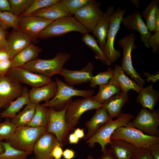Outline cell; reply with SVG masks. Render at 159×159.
Here are the masks:
<instances>
[{"label":"cell","mask_w":159,"mask_h":159,"mask_svg":"<svg viewBox=\"0 0 159 159\" xmlns=\"http://www.w3.org/2000/svg\"><path fill=\"white\" fill-rule=\"evenodd\" d=\"M48 110V107H43L39 103L37 104L33 117L27 126L34 127H46Z\"/></svg>","instance_id":"836d02e7"},{"label":"cell","mask_w":159,"mask_h":159,"mask_svg":"<svg viewBox=\"0 0 159 159\" xmlns=\"http://www.w3.org/2000/svg\"><path fill=\"white\" fill-rule=\"evenodd\" d=\"M113 70L112 68H109L107 71L93 76L90 81L91 87L94 88L97 85L100 86L108 83L113 76Z\"/></svg>","instance_id":"f35d334b"},{"label":"cell","mask_w":159,"mask_h":159,"mask_svg":"<svg viewBox=\"0 0 159 159\" xmlns=\"http://www.w3.org/2000/svg\"><path fill=\"white\" fill-rule=\"evenodd\" d=\"M136 39L135 35L133 32L119 40L118 44L122 48L123 53L121 67L141 88H143L145 83V80L141 78L135 69L132 59V51L136 47L135 43Z\"/></svg>","instance_id":"9c48e42d"},{"label":"cell","mask_w":159,"mask_h":159,"mask_svg":"<svg viewBox=\"0 0 159 159\" xmlns=\"http://www.w3.org/2000/svg\"><path fill=\"white\" fill-rule=\"evenodd\" d=\"M57 90L54 97L47 102L41 104L46 107L52 108L57 110L63 109L72 100L74 96H81L85 98L91 97L95 93L93 90H78L56 78Z\"/></svg>","instance_id":"7a4b0ae2"},{"label":"cell","mask_w":159,"mask_h":159,"mask_svg":"<svg viewBox=\"0 0 159 159\" xmlns=\"http://www.w3.org/2000/svg\"><path fill=\"white\" fill-rule=\"evenodd\" d=\"M159 93L153 89L152 85L143 88L139 93L136 101L140 103L143 108L154 110V107L159 100Z\"/></svg>","instance_id":"f546056e"},{"label":"cell","mask_w":159,"mask_h":159,"mask_svg":"<svg viewBox=\"0 0 159 159\" xmlns=\"http://www.w3.org/2000/svg\"><path fill=\"white\" fill-rule=\"evenodd\" d=\"M132 2L135 6H136V7L139 8L140 6L139 1L138 0H132Z\"/></svg>","instance_id":"11a10c76"},{"label":"cell","mask_w":159,"mask_h":159,"mask_svg":"<svg viewBox=\"0 0 159 159\" xmlns=\"http://www.w3.org/2000/svg\"><path fill=\"white\" fill-rule=\"evenodd\" d=\"M11 59L8 51L4 49H0V62Z\"/></svg>","instance_id":"f5cc1de1"},{"label":"cell","mask_w":159,"mask_h":159,"mask_svg":"<svg viewBox=\"0 0 159 159\" xmlns=\"http://www.w3.org/2000/svg\"><path fill=\"white\" fill-rule=\"evenodd\" d=\"M17 127L9 118H7L4 122H0V141L5 140L6 142H9Z\"/></svg>","instance_id":"8d00e7d4"},{"label":"cell","mask_w":159,"mask_h":159,"mask_svg":"<svg viewBox=\"0 0 159 159\" xmlns=\"http://www.w3.org/2000/svg\"><path fill=\"white\" fill-rule=\"evenodd\" d=\"M67 105L60 110L49 108L46 126V132L54 134L63 147L67 143L69 135L65 118Z\"/></svg>","instance_id":"30bf717a"},{"label":"cell","mask_w":159,"mask_h":159,"mask_svg":"<svg viewBox=\"0 0 159 159\" xmlns=\"http://www.w3.org/2000/svg\"><path fill=\"white\" fill-rule=\"evenodd\" d=\"M101 4L95 0H90L74 14V17L92 32L103 13L100 8Z\"/></svg>","instance_id":"7c38bea8"},{"label":"cell","mask_w":159,"mask_h":159,"mask_svg":"<svg viewBox=\"0 0 159 159\" xmlns=\"http://www.w3.org/2000/svg\"><path fill=\"white\" fill-rule=\"evenodd\" d=\"M159 0L152 1L141 14L145 19L146 24L150 32H155L156 14L159 10Z\"/></svg>","instance_id":"1f68e13d"},{"label":"cell","mask_w":159,"mask_h":159,"mask_svg":"<svg viewBox=\"0 0 159 159\" xmlns=\"http://www.w3.org/2000/svg\"><path fill=\"white\" fill-rule=\"evenodd\" d=\"M10 11V6L9 0H0V11Z\"/></svg>","instance_id":"c3c4849f"},{"label":"cell","mask_w":159,"mask_h":159,"mask_svg":"<svg viewBox=\"0 0 159 159\" xmlns=\"http://www.w3.org/2000/svg\"><path fill=\"white\" fill-rule=\"evenodd\" d=\"M90 0H62V2L71 14H74Z\"/></svg>","instance_id":"b9f144b4"},{"label":"cell","mask_w":159,"mask_h":159,"mask_svg":"<svg viewBox=\"0 0 159 159\" xmlns=\"http://www.w3.org/2000/svg\"><path fill=\"white\" fill-rule=\"evenodd\" d=\"M32 159H34V158H32Z\"/></svg>","instance_id":"680465c9"},{"label":"cell","mask_w":159,"mask_h":159,"mask_svg":"<svg viewBox=\"0 0 159 159\" xmlns=\"http://www.w3.org/2000/svg\"><path fill=\"white\" fill-rule=\"evenodd\" d=\"M37 105L30 102L26 105L22 111L11 119V121L17 127L27 125L33 117Z\"/></svg>","instance_id":"4dcf8cb0"},{"label":"cell","mask_w":159,"mask_h":159,"mask_svg":"<svg viewBox=\"0 0 159 159\" xmlns=\"http://www.w3.org/2000/svg\"></svg>","instance_id":"94428289"},{"label":"cell","mask_w":159,"mask_h":159,"mask_svg":"<svg viewBox=\"0 0 159 159\" xmlns=\"http://www.w3.org/2000/svg\"><path fill=\"white\" fill-rule=\"evenodd\" d=\"M62 156L64 159H72L75 157V153L72 150L67 148L63 151Z\"/></svg>","instance_id":"681fc988"},{"label":"cell","mask_w":159,"mask_h":159,"mask_svg":"<svg viewBox=\"0 0 159 159\" xmlns=\"http://www.w3.org/2000/svg\"><path fill=\"white\" fill-rule=\"evenodd\" d=\"M30 102L28 89L26 87H24L21 95L11 102L8 107L0 113L1 118L14 117L24 105Z\"/></svg>","instance_id":"83f0119b"},{"label":"cell","mask_w":159,"mask_h":159,"mask_svg":"<svg viewBox=\"0 0 159 159\" xmlns=\"http://www.w3.org/2000/svg\"><path fill=\"white\" fill-rule=\"evenodd\" d=\"M94 69V64L89 62L80 70H73L63 68L59 74L64 77L66 84L73 87L90 82L93 76L92 72Z\"/></svg>","instance_id":"e0dca14e"},{"label":"cell","mask_w":159,"mask_h":159,"mask_svg":"<svg viewBox=\"0 0 159 159\" xmlns=\"http://www.w3.org/2000/svg\"><path fill=\"white\" fill-rule=\"evenodd\" d=\"M10 12L19 17L24 13L33 0H9Z\"/></svg>","instance_id":"ab89813d"},{"label":"cell","mask_w":159,"mask_h":159,"mask_svg":"<svg viewBox=\"0 0 159 159\" xmlns=\"http://www.w3.org/2000/svg\"><path fill=\"white\" fill-rule=\"evenodd\" d=\"M110 119L107 110L102 107L96 110L94 115L85 123L87 129L85 139L92 137L98 130Z\"/></svg>","instance_id":"484cf974"},{"label":"cell","mask_w":159,"mask_h":159,"mask_svg":"<svg viewBox=\"0 0 159 159\" xmlns=\"http://www.w3.org/2000/svg\"><path fill=\"white\" fill-rule=\"evenodd\" d=\"M46 132V127H34L27 125L18 127L8 143L17 150L32 154L36 142Z\"/></svg>","instance_id":"8992f818"},{"label":"cell","mask_w":159,"mask_h":159,"mask_svg":"<svg viewBox=\"0 0 159 159\" xmlns=\"http://www.w3.org/2000/svg\"><path fill=\"white\" fill-rule=\"evenodd\" d=\"M110 139L124 140L138 148L149 149L152 145L159 143V137L146 134L133 127L130 122L126 126L117 128Z\"/></svg>","instance_id":"5b68a950"},{"label":"cell","mask_w":159,"mask_h":159,"mask_svg":"<svg viewBox=\"0 0 159 159\" xmlns=\"http://www.w3.org/2000/svg\"><path fill=\"white\" fill-rule=\"evenodd\" d=\"M4 152L0 154V159H26L32 153L17 150L12 146L8 142H2Z\"/></svg>","instance_id":"e575fe53"},{"label":"cell","mask_w":159,"mask_h":159,"mask_svg":"<svg viewBox=\"0 0 159 159\" xmlns=\"http://www.w3.org/2000/svg\"><path fill=\"white\" fill-rule=\"evenodd\" d=\"M4 151V148L2 145L1 142L0 141V154L3 153Z\"/></svg>","instance_id":"9f6ffc18"},{"label":"cell","mask_w":159,"mask_h":159,"mask_svg":"<svg viewBox=\"0 0 159 159\" xmlns=\"http://www.w3.org/2000/svg\"><path fill=\"white\" fill-rule=\"evenodd\" d=\"M102 105L92 100L91 97L72 100L68 104L65 114L68 130L74 129L79 123L80 118L85 112L102 107Z\"/></svg>","instance_id":"ba28073f"},{"label":"cell","mask_w":159,"mask_h":159,"mask_svg":"<svg viewBox=\"0 0 159 159\" xmlns=\"http://www.w3.org/2000/svg\"><path fill=\"white\" fill-rule=\"evenodd\" d=\"M42 51L41 48L32 43L11 59V68L23 66L37 58Z\"/></svg>","instance_id":"d4e9b609"},{"label":"cell","mask_w":159,"mask_h":159,"mask_svg":"<svg viewBox=\"0 0 159 159\" xmlns=\"http://www.w3.org/2000/svg\"><path fill=\"white\" fill-rule=\"evenodd\" d=\"M125 71L119 64H115L113 70V77L120 87L121 91L128 93L132 90L139 93L142 89L133 80L124 73Z\"/></svg>","instance_id":"4316f807"},{"label":"cell","mask_w":159,"mask_h":159,"mask_svg":"<svg viewBox=\"0 0 159 159\" xmlns=\"http://www.w3.org/2000/svg\"><path fill=\"white\" fill-rule=\"evenodd\" d=\"M73 133L80 139H82L85 137L84 130L83 129L77 128L74 130Z\"/></svg>","instance_id":"db71d44e"},{"label":"cell","mask_w":159,"mask_h":159,"mask_svg":"<svg viewBox=\"0 0 159 159\" xmlns=\"http://www.w3.org/2000/svg\"><path fill=\"white\" fill-rule=\"evenodd\" d=\"M129 100L128 93L121 91L107 100L102 107L107 110L110 118L112 120L120 115L122 107Z\"/></svg>","instance_id":"cb8c5ba5"},{"label":"cell","mask_w":159,"mask_h":159,"mask_svg":"<svg viewBox=\"0 0 159 159\" xmlns=\"http://www.w3.org/2000/svg\"><path fill=\"white\" fill-rule=\"evenodd\" d=\"M130 123L133 127L146 134L159 137V113L158 110L151 111L143 108Z\"/></svg>","instance_id":"8fae6325"},{"label":"cell","mask_w":159,"mask_h":159,"mask_svg":"<svg viewBox=\"0 0 159 159\" xmlns=\"http://www.w3.org/2000/svg\"><path fill=\"white\" fill-rule=\"evenodd\" d=\"M62 145L55 135L46 132L38 139L34 146L33 153L35 159H54L51 153L55 147Z\"/></svg>","instance_id":"2e32d148"},{"label":"cell","mask_w":159,"mask_h":159,"mask_svg":"<svg viewBox=\"0 0 159 159\" xmlns=\"http://www.w3.org/2000/svg\"><path fill=\"white\" fill-rule=\"evenodd\" d=\"M7 41L8 52L11 59L32 43L28 37L20 30L12 32Z\"/></svg>","instance_id":"d6986e66"},{"label":"cell","mask_w":159,"mask_h":159,"mask_svg":"<svg viewBox=\"0 0 159 159\" xmlns=\"http://www.w3.org/2000/svg\"><path fill=\"white\" fill-rule=\"evenodd\" d=\"M99 86L98 93L95 95L92 96L91 98L102 105L113 96L121 91L113 76L108 83Z\"/></svg>","instance_id":"f1b7e54d"},{"label":"cell","mask_w":159,"mask_h":159,"mask_svg":"<svg viewBox=\"0 0 159 159\" xmlns=\"http://www.w3.org/2000/svg\"><path fill=\"white\" fill-rule=\"evenodd\" d=\"M72 32L82 35L92 32L72 16L63 17L53 21L40 32L38 38L47 39L63 36Z\"/></svg>","instance_id":"277c9868"},{"label":"cell","mask_w":159,"mask_h":159,"mask_svg":"<svg viewBox=\"0 0 159 159\" xmlns=\"http://www.w3.org/2000/svg\"><path fill=\"white\" fill-rule=\"evenodd\" d=\"M63 153L62 147L60 145H57L54 147L52 151L51 156L54 159H61Z\"/></svg>","instance_id":"7dc6e473"},{"label":"cell","mask_w":159,"mask_h":159,"mask_svg":"<svg viewBox=\"0 0 159 159\" xmlns=\"http://www.w3.org/2000/svg\"><path fill=\"white\" fill-rule=\"evenodd\" d=\"M122 22L128 29L138 31L140 35L141 40L144 46L148 48H150L148 41L152 34L138 11L135 10L130 14L123 17Z\"/></svg>","instance_id":"ac0fdd59"},{"label":"cell","mask_w":159,"mask_h":159,"mask_svg":"<svg viewBox=\"0 0 159 159\" xmlns=\"http://www.w3.org/2000/svg\"><path fill=\"white\" fill-rule=\"evenodd\" d=\"M100 157L97 158L96 159L93 157L91 155H89L87 158L86 159H100Z\"/></svg>","instance_id":"6f0895ef"},{"label":"cell","mask_w":159,"mask_h":159,"mask_svg":"<svg viewBox=\"0 0 159 159\" xmlns=\"http://www.w3.org/2000/svg\"><path fill=\"white\" fill-rule=\"evenodd\" d=\"M149 149L153 159H159V143L152 145Z\"/></svg>","instance_id":"bcb514c9"},{"label":"cell","mask_w":159,"mask_h":159,"mask_svg":"<svg viewBox=\"0 0 159 159\" xmlns=\"http://www.w3.org/2000/svg\"><path fill=\"white\" fill-rule=\"evenodd\" d=\"M11 67V59L0 62V76L5 75Z\"/></svg>","instance_id":"ee69618b"},{"label":"cell","mask_w":159,"mask_h":159,"mask_svg":"<svg viewBox=\"0 0 159 159\" xmlns=\"http://www.w3.org/2000/svg\"><path fill=\"white\" fill-rule=\"evenodd\" d=\"M82 41L93 52L95 58L101 60L108 66L111 64L107 59L103 50L98 45L97 41L92 35L86 34L83 35Z\"/></svg>","instance_id":"d6a6232c"},{"label":"cell","mask_w":159,"mask_h":159,"mask_svg":"<svg viewBox=\"0 0 159 159\" xmlns=\"http://www.w3.org/2000/svg\"><path fill=\"white\" fill-rule=\"evenodd\" d=\"M100 159H116L110 148H106L105 152L100 157Z\"/></svg>","instance_id":"f907efd6"},{"label":"cell","mask_w":159,"mask_h":159,"mask_svg":"<svg viewBox=\"0 0 159 159\" xmlns=\"http://www.w3.org/2000/svg\"><path fill=\"white\" fill-rule=\"evenodd\" d=\"M69 53L58 52L53 58L43 59L37 58L21 67L33 72L51 78L59 74L64 64L70 58Z\"/></svg>","instance_id":"3957f363"},{"label":"cell","mask_w":159,"mask_h":159,"mask_svg":"<svg viewBox=\"0 0 159 159\" xmlns=\"http://www.w3.org/2000/svg\"><path fill=\"white\" fill-rule=\"evenodd\" d=\"M125 12V9L117 8L110 20L106 42L103 51L107 59L111 64L117 61L121 55V51L115 49L114 44L116 35L120 29L121 23Z\"/></svg>","instance_id":"52a82bcc"},{"label":"cell","mask_w":159,"mask_h":159,"mask_svg":"<svg viewBox=\"0 0 159 159\" xmlns=\"http://www.w3.org/2000/svg\"><path fill=\"white\" fill-rule=\"evenodd\" d=\"M23 88L21 84L11 76H0V109L20 96Z\"/></svg>","instance_id":"5bb4252c"},{"label":"cell","mask_w":159,"mask_h":159,"mask_svg":"<svg viewBox=\"0 0 159 159\" xmlns=\"http://www.w3.org/2000/svg\"><path fill=\"white\" fill-rule=\"evenodd\" d=\"M79 139L73 133L69 135L68 140L69 144H77L79 142Z\"/></svg>","instance_id":"816d5d0a"},{"label":"cell","mask_w":159,"mask_h":159,"mask_svg":"<svg viewBox=\"0 0 159 159\" xmlns=\"http://www.w3.org/2000/svg\"><path fill=\"white\" fill-rule=\"evenodd\" d=\"M0 49H4L8 52V45L4 30L0 26Z\"/></svg>","instance_id":"f6af8a7d"},{"label":"cell","mask_w":159,"mask_h":159,"mask_svg":"<svg viewBox=\"0 0 159 159\" xmlns=\"http://www.w3.org/2000/svg\"><path fill=\"white\" fill-rule=\"evenodd\" d=\"M60 0H33L25 12L19 17L30 16L34 12L49 6Z\"/></svg>","instance_id":"74e56055"},{"label":"cell","mask_w":159,"mask_h":159,"mask_svg":"<svg viewBox=\"0 0 159 159\" xmlns=\"http://www.w3.org/2000/svg\"><path fill=\"white\" fill-rule=\"evenodd\" d=\"M53 21L38 16L18 17V24L20 30L28 37L34 44L39 42L38 39L40 32Z\"/></svg>","instance_id":"4fadbf2b"},{"label":"cell","mask_w":159,"mask_h":159,"mask_svg":"<svg viewBox=\"0 0 159 159\" xmlns=\"http://www.w3.org/2000/svg\"><path fill=\"white\" fill-rule=\"evenodd\" d=\"M110 149L116 159H133L138 148L122 140H111Z\"/></svg>","instance_id":"7402d4cb"},{"label":"cell","mask_w":159,"mask_h":159,"mask_svg":"<svg viewBox=\"0 0 159 159\" xmlns=\"http://www.w3.org/2000/svg\"><path fill=\"white\" fill-rule=\"evenodd\" d=\"M57 90L56 83L53 81L40 87H32L29 91L30 102L36 104L42 101L47 102L54 97Z\"/></svg>","instance_id":"44dd1931"},{"label":"cell","mask_w":159,"mask_h":159,"mask_svg":"<svg viewBox=\"0 0 159 159\" xmlns=\"http://www.w3.org/2000/svg\"><path fill=\"white\" fill-rule=\"evenodd\" d=\"M1 117H0V119Z\"/></svg>","instance_id":"91938a15"},{"label":"cell","mask_w":159,"mask_h":159,"mask_svg":"<svg viewBox=\"0 0 159 159\" xmlns=\"http://www.w3.org/2000/svg\"><path fill=\"white\" fill-rule=\"evenodd\" d=\"M133 159H153L148 149L138 148Z\"/></svg>","instance_id":"7bdbcfd3"},{"label":"cell","mask_w":159,"mask_h":159,"mask_svg":"<svg viewBox=\"0 0 159 159\" xmlns=\"http://www.w3.org/2000/svg\"><path fill=\"white\" fill-rule=\"evenodd\" d=\"M149 45L152 48V52L156 53L159 49V10L157 13L154 33L148 41Z\"/></svg>","instance_id":"60d3db41"},{"label":"cell","mask_w":159,"mask_h":159,"mask_svg":"<svg viewBox=\"0 0 159 159\" xmlns=\"http://www.w3.org/2000/svg\"><path fill=\"white\" fill-rule=\"evenodd\" d=\"M72 15L60 0L54 4L34 12L30 16L42 17L53 21Z\"/></svg>","instance_id":"603a6c76"},{"label":"cell","mask_w":159,"mask_h":159,"mask_svg":"<svg viewBox=\"0 0 159 159\" xmlns=\"http://www.w3.org/2000/svg\"><path fill=\"white\" fill-rule=\"evenodd\" d=\"M134 118V116L131 114L121 113L116 119L110 120L99 129L92 137L87 139L86 143L92 149L96 143H99L101 147V152L104 153L107 148L106 146L109 145L111 137L115 131L120 127L126 126Z\"/></svg>","instance_id":"6da1fadb"},{"label":"cell","mask_w":159,"mask_h":159,"mask_svg":"<svg viewBox=\"0 0 159 159\" xmlns=\"http://www.w3.org/2000/svg\"><path fill=\"white\" fill-rule=\"evenodd\" d=\"M115 11L113 6H108L92 31L94 36L97 38L99 46L103 50L106 42L110 20Z\"/></svg>","instance_id":"ffe728a7"},{"label":"cell","mask_w":159,"mask_h":159,"mask_svg":"<svg viewBox=\"0 0 159 159\" xmlns=\"http://www.w3.org/2000/svg\"><path fill=\"white\" fill-rule=\"evenodd\" d=\"M0 26L4 30L11 28L15 30H20L18 17L10 11H0Z\"/></svg>","instance_id":"d590c367"},{"label":"cell","mask_w":159,"mask_h":159,"mask_svg":"<svg viewBox=\"0 0 159 159\" xmlns=\"http://www.w3.org/2000/svg\"><path fill=\"white\" fill-rule=\"evenodd\" d=\"M6 74L21 84L27 85L32 87H40L53 81L51 78L33 72L21 67L11 68Z\"/></svg>","instance_id":"9a60e30c"}]
</instances>
